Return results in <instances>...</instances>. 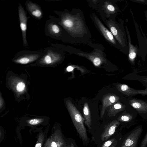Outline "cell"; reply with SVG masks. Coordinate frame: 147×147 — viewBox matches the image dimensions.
<instances>
[{"label":"cell","instance_id":"24","mask_svg":"<svg viewBox=\"0 0 147 147\" xmlns=\"http://www.w3.org/2000/svg\"><path fill=\"white\" fill-rule=\"evenodd\" d=\"M4 104V101L3 97H2L1 93L0 95V108H1L3 107Z\"/></svg>","mask_w":147,"mask_h":147},{"label":"cell","instance_id":"21","mask_svg":"<svg viewBox=\"0 0 147 147\" xmlns=\"http://www.w3.org/2000/svg\"><path fill=\"white\" fill-rule=\"evenodd\" d=\"M147 145V133L144 138L141 144V147H146Z\"/></svg>","mask_w":147,"mask_h":147},{"label":"cell","instance_id":"22","mask_svg":"<svg viewBox=\"0 0 147 147\" xmlns=\"http://www.w3.org/2000/svg\"><path fill=\"white\" fill-rule=\"evenodd\" d=\"M129 56L131 60L133 61L136 56V53L134 51H132L129 53Z\"/></svg>","mask_w":147,"mask_h":147},{"label":"cell","instance_id":"4","mask_svg":"<svg viewBox=\"0 0 147 147\" xmlns=\"http://www.w3.org/2000/svg\"><path fill=\"white\" fill-rule=\"evenodd\" d=\"M119 99V96L113 94H108L103 96L100 114L101 118L103 117L107 108L118 102Z\"/></svg>","mask_w":147,"mask_h":147},{"label":"cell","instance_id":"2","mask_svg":"<svg viewBox=\"0 0 147 147\" xmlns=\"http://www.w3.org/2000/svg\"><path fill=\"white\" fill-rule=\"evenodd\" d=\"M142 127H138L127 136L121 147H136L142 132Z\"/></svg>","mask_w":147,"mask_h":147},{"label":"cell","instance_id":"10","mask_svg":"<svg viewBox=\"0 0 147 147\" xmlns=\"http://www.w3.org/2000/svg\"><path fill=\"white\" fill-rule=\"evenodd\" d=\"M39 56V55L36 54L26 55L19 57L15 59L14 61L17 63L26 64L35 61Z\"/></svg>","mask_w":147,"mask_h":147},{"label":"cell","instance_id":"19","mask_svg":"<svg viewBox=\"0 0 147 147\" xmlns=\"http://www.w3.org/2000/svg\"><path fill=\"white\" fill-rule=\"evenodd\" d=\"M91 60L94 65L97 67L100 65L102 62L101 59L99 57H94L92 58Z\"/></svg>","mask_w":147,"mask_h":147},{"label":"cell","instance_id":"18","mask_svg":"<svg viewBox=\"0 0 147 147\" xmlns=\"http://www.w3.org/2000/svg\"><path fill=\"white\" fill-rule=\"evenodd\" d=\"M117 143L116 140L113 138L105 142L101 147H115Z\"/></svg>","mask_w":147,"mask_h":147},{"label":"cell","instance_id":"3","mask_svg":"<svg viewBox=\"0 0 147 147\" xmlns=\"http://www.w3.org/2000/svg\"><path fill=\"white\" fill-rule=\"evenodd\" d=\"M18 13L20 22V27L22 31L24 45H28L26 39V31L27 28V18L25 11L20 5L18 9Z\"/></svg>","mask_w":147,"mask_h":147},{"label":"cell","instance_id":"9","mask_svg":"<svg viewBox=\"0 0 147 147\" xmlns=\"http://www.w3.org/2000/svg\"><path fill=\"white\" fill-rule=\"evenodd\" d=\"M129 103L138 112L141 113L147 112V103L139 99H132L130 100Z\"/></svg>","mask_w":147,"mask_h":147},{"label":"cell","instance_id":"13","mask_svg":"<svg viewBox=\"0 0 147 147\" xmlns=\"http://www.w3.org/2000/svg\"><path fill=\"white\" fill-rule=\"evenodd\" d=\"M83 112L85 119V123L88 128L90 129L91 128L92 118L89 106L86 102L84 104Z\"/></svg>","mask_w":147,"mask_h":147},{"label":"cell","instance_id":"16","mask_svg":"<svg viewBox=\"0 0 147 147\" xmlns=\"http://www.w3.org/2000/svg\"><path fill=\"white\" fill-rule=\"evenodd\" d=\"M61 23L65 27L68 28H71L73 25V21L71 19L65 17L63 18Z\"/></svg>","mask_w":147,"mask_h":147},{"label":"cell","instance_id":"1","mask_svg":"<svg viewBox=\"0 0 147 147\" xmlns=\"http://www.w3.org/2000/svg\"><path fill=\"white\" fill-rule=\"evenodd\" d=\"M66 104L73 124L82 140H88L87 131L84 123V119L79 111L69 100H66Z\"/></svg>","mask_w":147,"mask_h":147},{"label":"cell","instance_id":"26","mask_svg":"<svg viewBox=\"0 0 147 147\" xmlns=\"http://www.w3.org/2000/svg\"><path fill=\"white\" fill-rule=\"evenodd\" d=\"M51 146L52 147H57V145L56 143L54 142H52Z\"/></svg>","mask_w":147,"mask_h":147},{"label":"cell","instance_id":"17","mask_svg":"<svg viewBox=\"0 0 147 147\" xmlns=\"http://www.w3.org/2000/svg\"><path fill=\"white\" fill-rule=\"evenodd\" d=\"M48 28L49 31L53 34H56L60 31L58 26L54 23H51L49 25Z\"/></svg>","mask_w":147,"mask_h":147},{"label":"cell","instance_id":"5","mask_svg":"<svg viewBox=\"0 0 147 147\" xmlns=\"http://www.w3.org/2000/svg\"><path fill=\"white\" fill-rule=\"evenodd\" d=\"M119 124V121L115 120L106 125L100 136L101 141H104L108 140L114 133L116 128Z\"/></svg>","mask_w":147,"mask_h":147},{"label":"cell","instance_id":"12","mask_svg":"<svg viewBox=\"0 0 147 147\" xmlns=\"http://www.w3.org/2000/svg\"><path fill=\"white\" fill-rule=\"evenodd\" d=\"M97 24L101 31L106 38L112 43H115V40L113 34L107 29L98 19H97Z\"/></svg>","mask_w":147,"mask_h":147},{"label":"cell","instance_id":"29","mask_svg":"<svg viewBox=\"0 0 147 147\" xmlns=\"http://www.w3.org/2000/svg\"><path fill=\"white\" fill-rule=\"evenodd\" d=\"M145 81H146V82H147V78H145Z\"/></svg>","mask_w":147,"mask_h":147},{"label":"cell","instance_id":"20","mask_svg":"<svg viewBox=\"0 0 147 147\" xmlns=\"http://www.w3.org/2000/svg\"><path fill=\"white\" fill-rule=\"evenodd\" d=\"M43 121L42 119H34L30 120L29 121V123L31 125H36L39 123Z\"/></svg>","mask_w":147,"mask_h":147},{"label":"cell","instance_id":"15","mask_svg":"<svg viewBox=\"0 0 147 147\" xmlns=\"http://www.w3.org/2000/svg\"><path fill=\"white\" fill-rule=\"evenodd\" d=\"M132 117V116L131 114L125 112L118 117L117 120L122 122H129L131 120Z\"/></svg>","mask_w":147,"mask_h":147},{"label":"cell","instance_id":"25","mask_svg":"<svg viewBox=\"0 0 147 147\" xmlns=\"http://www.w3.org/2000/svg\"><path fill=\"white\" fill-rule=\"evenodd\" d=\"M107 8L109 10L111 11H113L115 9L113 5L110 4L107 5Z\"/></svg>","mask_w":147,"mask_h":147},{"label":"cell","instance_id":"7","mask_svg":"<svg viewBox=\"0 0 147 147\" xmlns=\"http://www.w3.org/2000/svg\"><path fill=\"white\" fill-rule=\"evenodd\" d=\"M60 59L59 54L49 50L40 59L39 62L43 65H51L57 62Z\"/></svg>","mask_w":147,"mask_h":147},{"label":"cell","instance_id":"23","mask_svg":"<svg viewBox=\"0 0 147 147\" xmlns=\"http://www.w3.org/2000/svg\"><path fill=\"white\" fill-rule=\"evenodd\" d=\"M110 30L112 34L115 36L117 35L118 34L117 29L113 26H111L110 28Z\"/></svg>","mask_w":147,"mask_h":147},{"label":"cell","instance_id":"14","mask_svg":"<svg viewBox=\"0 0 147 147\" xmlns=\"http://www.w3.org/2000/svg\"><path fill=\"white\" fill-rule=\"evenodd\" d=\"M27 6L28 10L33 16L38 18H41L42 13L38 5L35 3L30 2L27 3Z\"/></svg>","mask_w":147,"mask_h":147},{"label":"cell","instance_id":"28","mask_svg":"<svg viewBox=\"0 0 147 147\" xmlns=\"http://www.w3.org/2000/svg\"><path fill=\"white\" fill-rule=\"evenodd\" d=\"M70 147H74V146L73 144H71Z\"/></svg>","mask_w":147,"mask_h":147},{"label":"cell","instance_id":"27","mask_svg":"<svg viewBox=\"0 0 147 147\" xmlns=\"http://www.w3.org/2000/svg\"><path fill=\"white\" fill-rule=\"evenodd\" d=\"M42 145L40 143H38L35 145V147H41Z\"/></svg>","mask_w":147,"mask_h":147},{"label":"cell","instance_id":"8","mask_svg":"<svg viewBox=\"0 0 147 147\" xmlns=\"http://www.w3.org/2000/svg\"><path fill=\"white\" fill-rule=\"evenodd\" d=\"M12 88L18 94H21L26 90V86L23 80L19 78H14L11 82Z\"/></svg>","mask_w":147,"mask_h":147},{"label":"cell","instance_id":"11","mask_svg":"<svg viewBox=\"0 0 147 147\" xmlns=\"http://www.w3.org/2000/svg\"><path fill=\"white\" fill-rule=\"evenodd\" d=\"M126 106L118 101L109 107L107 110V115L109 117L115 116L118 113L125 110Z\"/></svg>","mask_w":147,"mask_h":147},{"label":"cell","instance_id":"6","mask_svg":"<svg viewBox=\"0 0 147 147\" xmlns=\"http://www.w3.org/2000/svg\"><path fill=\"white\" fill-rule=\"evenodd\" d=\"M116 87L119 91L126 95H135L137 94L147 95V88L143 90H136L122 84H117Z\"/></svg>","mask_w":147,"mask_h":147}]
</instances>
